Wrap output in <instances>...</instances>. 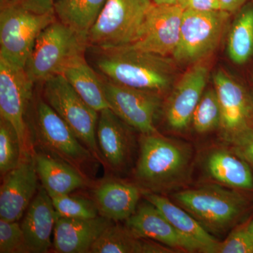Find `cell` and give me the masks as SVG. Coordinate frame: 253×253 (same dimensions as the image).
Listing matches in <instances>:
<instances>
[{"instance_id":"6da1fadb","label":"cell","mask_w":253,"mask_h":253,"mask_svg":"<svg viewBox=\"0 0 253 253\" xmlns=\"http://www.w3.org/2000/svg\"><path fill=\"white\" fill-rule=\"evenodd\" d=\"M94 69L103 77L122 85L163 92L172 83L174 65L168 56L133 49L88 47Z\"/></svg>"},{"instance_id":"7a4b0ae2","label":"cell","mask_w":253,"mask_h":253,"mask_svg":"<svg viewBox=\"0 0 253 253\" xmlns=\"http://www.w3.org/2000/svg\"><path fill=\"white\" fill-rule=\"evenodd\" d=\"M86 37L56 19L41 32L28 59L25 70L36 83L62 74L66 68L85 56Z\"/></svg>"},{"instance_id":"3957f363","label":"cell","mask_w":253,"mask_h":253,"mask_svg":"<svg viewBox=\"0 0 253 253\" xmlns=\"http://www.w3.org/2000/svg\"><path fill=\"white\" fill-rule=\"evenodd\" d=\"M32 109L31 120L27 124L33 147L60 158L81 170L96 160L43 98L35 100Z\"/></svg>"},{"instance_id":"277c9868","label":"cell","mask_w":253,"mask_h":253,"mask_svg":"<svg viewBox=\"0 0 253 253\" xmlns=\"http://www.w3.org/2000/svg\"><path fill=\"white\" fill-rule=\"evenodd\" d=\"M189 163V151L182 145L158 132L141 134L136 179L146 191H160L179 180Z\"/></svg>"},{"instance_id":"5b68a950","label":"cell","mask_w":253,"mask_h":253,"mask_svg":"<svg viewBox=\"0 0 253 253\" xmlns=\"http://www.w3.org/2000/svg\"><path fill=\"white\" fill-rule=\"evenodd\" d=\"M152 4L151 0H107L86 36L88 47L131 44Z\"/></svg>"},{"instance_id":"8992f818","label":"cell","mask_w":253,"mask_h":253,"mask_svg":"<svg viewBox=\"0 0 253 253\" xmlns=\"http://www.w3.org/2000/svg\"><path fill=\"white\" fill-rule=\"evenodd\" d=\"M42 84L43 99L90 151L96 161L102 163L96 139L99 112L86 104L62 74L48 78Z\"/></svg>"},{"instance_id":"52a82bcc","label":"cell","mask_w":253,"mask_h":253,"mask_svg":"<svg viewBox=\"0 0 253 253\" xmlns=\"http://www.w3.org/2000/svg\"><path fill=\"white\" fill-rule=\"evenodd\" d=\"M56 19L54 11L37 14L17 3L1 4L0 56L25 68L37 38Z\"/></svg>"},{"instance_id":"ba28073f","label":"cell","mask_w":253,"mask_h":253,"mask_svg":"<svg viewBox=\"0 0 253 253\" xmlns=\"http://www.w3.org/2000/svg\"><path fill=\"white\" fill-rule=\"evenodd\" d=\"M174 199L210 231H222L234 224L246 208L235 191L219 186H206L174 194Z\"/></svg>"},{"instance_id":"9c48e42d","label":"cell","mask_w":253,"mask_h":253,"mask_svg":"<svg viewBox=\"0 0 253 253\" xmlns=\"http://www.w3.org/2000/svg\"><path fill=\"white\" fill-rule=\"evenodd\" d=\"M230 13L184 10L179 43L172 56L177 62L197 63L217 48Z\"/></svg>"},{"instance_id":"30bf717a","label":"cell","mask_w":253,"mask_h":253,"mask_svg":"<svg viewBox=\"0 0 253 253\" xmlns=\"http://www.w3.org/2000/svg\"><path fill=\"white\" fill-rule=\"evenodd\" d=\"M34 84L25 68L0 56V117L14 126L19 138L22 154L33 149L26 115L33 99Z\"/></svg>"},{"instance_id":"8fae6325","label":"cell","mask_w":253,"mask_h":253,"mask_svg":"<svg viewBox=\"0 0 253 253\" xmlns=\"http://www.w3.org/2000/svg\"><path fill=\"white\" fill-rule=\"evenodd\" d=\"M102 78L109 108L118 117L141 134L158 132L154 121L161 104L159 94Z\"/></svg>"},{"instance_id":"7c38bea8","label":"cell","mask_w":253,"mask_h":253,"mask_svg":"<svg viewBox=\"0 0 253 253\" xmlns=\"http://www.w3.org/2000/svg\"><path fill=\"white\" fill-rule=\"evenodd\" d=\"M184 10L179 4H156L148 11L134 41L133 49L169 56L175 51Z\"/></svg>"},{"instance_id":"4fadbf2b","label":"cell","mask_w":253,"mask_h":253,"mask_svg":"<svg viewBox=\"0 0 253 253\" xmlns=\"http://www.w3.org/2000/svg\"><path fill=\"white\" fill-rule=\"evenodd\" d=\"M0 188V219L18 221L38 191L34 149L23 153L17 166L2 177Z\"/></svg>"},{"instance_id":"5bb4252c","label":"cell","mask_w":253,"mask_h":253,"mask_svg":"<svg viewBox=\"0 0 253 253\" xmlns=\"http://www.w3.org/2000/svg\"><path fill=\"white\" fill-rule=\"evenodd\" d=\"M221 109V124L231 140L250 127L253 104L244 86L224 70L213 76Z\"/></svg>"},{"instance_id":"9a60e30c","label":"cell","mask_w":253,"mask_h":253,"mask_svg":"<svg viewBox=\"0 0 253 253\" xmlns=\"http://www.w3.org/2000/svg\"><path fill=\"white\" fill-rule=\"evenodd\" d=\"M209 69L206 64L195 63L176 83L166 104V121L172 129L181 130L191 122L196 106L207 84Z\"/></svg>"},{"instance_id":"2e32d148","label":"cell","mask_w":253,"mask_h":253,"mask_svg":"<svg viewBox=\"0 0 253 253\" xmlns=\"http://www.w3.org/2000/svg\"><path fill=\"white\" fill-rule=\"evenodd\" d=\"M129 127L110 108L99 111L98 147L102 163L113 172L122 170L129 162L132 146Z\"/></svg>"},{"instance_id":"e0dca14e","label":"cell","mask_w":253,"mask_h":253,"mask_svg":"<svg viewBox=\"0 0 253 253\" xmlns=\"http://www.w3.org/2000/svg\"><path fill=\"white\" fill-rule=\"evenodd\" d=\"M126 222V226L139 237L157 241L173 249L187 252H200L199 246L181 235L151 203L139 206Z\"/></svg>"},{"instance_id":"ac0fdd59","label":"cell","mask_w":253,"mask_h":253,"mask_svg":"<svg viewBox=\"0 0 253 253\" xmlns=\"http://www.w3.org/2000/svg\"><path fill=\"white\" fill-rule=\"evenodd\" d=\"M113 221L99 215L90 219L58 216L54 230L53 247L59 253H90L91 247Z\"/></svg>"},{"instance_id":"d6986e66","label":"cell","mask_w":253,"mask_h":253,"mask_svg":"<svg viewBox=\"0 0 253 253\" xmlns=\"http://www.w3.org/2000/svg\"><path fill=\"white\" fill-rule=\"evenodd\" d=\"M23 216L21 226L31 253L49 252L58 214L44 188L38 190Z\"/></svg>"},{"instance_id":"ffe728a7","label":"cell","mask_w":253,"mask_h":253,"mask_svg":"<svg viewBox=\"0 0 253 253\" xmlns=\"http://www.w3.org/2000/svg\"><path fill=\"white\" fill-rule=\"evenodd\" d=\"M142 191L138 186L118 180L106 179L92 189L94 201L100 215L113 221L126 220L137 209Z\"/></svg>"},{"instance_id":"44dd1931","label":"cell","mask_w":253,"mask_h":253,"mask_svg":"<svg viewBox=\"0 0 253 253\" xmlns=\"http://www.w3.org/2000/svg\"><path fill=\"white\" fill-rule=\"evenodd\" d=\"M34 151L38 176L51 197L69 194L89 185L81 169L52 155Z\"/></svg>"},{"instance_id":"7402d4cb","label":"cell","mask_w":253,"mask_h":253,"mask_svg":"<svg viewBox=\"0 0 253 253\" xmlns=\"http://www.w3.org/2000/svg\"><path fill=\"white\" fill-rule=\"evenodd\" d=\"M148 202L151 203L162 212L179 233L200 248V252L214 253L219 241L208 232L207 229L182 207L173 204L167 198L151 191H142Z\"/></svg>"},{"instance_id":"603a6c76","label":"cell","mask_w":253,"mask_h":253,"mask_svg":"<svg viewBox=\"0 0 253 253\" xmlns=\"http://www.w3.org/2000/svg\"><path fill=\"white\" fill-rule=\"evenodd\" d=\"M62 75L83 100L99 112L109 108L103 84L102 76L87 63L85 56L76 59Z\"/></svg>"},{"instance_id":"cb8c5ba5","label":"cell","mask_w":253,"mask_h":253,"mask_svg":"<svg viewBox=\"0 0 253 253\" xmlns=\"http://www.w3.org/2000/svg\"><path fill=\"white\" fill-rule=\"evenodd\" d=\"M249 165L226 151H215L208 157L206 168L213 179L224 185L240 189L253 188V176Z\"/></svg>"},{"instance_id":"d4e9b609","label":"cell","mask_w":253,"mask_h":253,"mask_svg":"<svg viewBox=\"0 0 253 253\" xmlns=\"http://www.w3.org/2000/svg\"><path fill=\"white\" fill-rule=\"evenodd\" d=\"M162 247L151 240L136 236L127 226L112 224L91 247V253H161Z\"/></svg>"},{"instance_id":"484cf974","label":"cell","mask_w":253,"mask_h":253,"mask_svg":"<svg viewBox=\"0 0 253 253\" xmlns=\"http://www.w3.org/2000/svg\"><path fill=\"white\" fill-rule=\"evenodd\" d=\"M106 1L55 0L54 14L63 24L86 37Z\"/></svg>"},{"instance_id":"4316f807","label":"cell","mask_w":253,"mask_h":253,"mask_svg":"<svg viewBox=\"0 0 253 253\" xmlns=\"http://www.w3.org/2000/svg\"><path fill=\"white\" fill-rule=\"evenodd\" d=\"M238 12L229 33L227 49L231 61L242 65L253 55V2L249 1Z\"/></svg>"},{"instance_id":"83f0119b","label":"cell","mask_w":253,"mask_h":253,"mask_svg":"<svg viewBox=\"0 0 253 253\" xmlns=\"http://www.w3.org/2000/svg\"><path fill=\"white\" fill-rule=\"evenodd\" d=\"M191 122L199 133H206L221 124V109L215 89L205 91L195 109Z\"/></svg>"},{"instance_id":"f1b7e54d","label":"cell","mask_w":253,"mask_h":253,"mask_svg":"<svg viewBox=\"0 0 253 253\" xmlns=\"http://www.w3.org/2000/svg\"><path fill=\"white\" fill-rule=\"evenodd\" d=\"M22 150L17 132L11 123L0 117V173L3 177L18 166Z\"/></svg>"},{"instance_id":"f546056e","label":"cell","mask_w":253,"mask_h":253,"mask_svg":"<svg viewBox=\"0 0 253 253\" xmlns=\"http://www.w3.org/2000/svg\"><path fill=\"white\" fill-rule=\"evenodd\" d=\"M51 198L59 217L90 219L99 216L97 208L91 200L71 194Z\"/></svg>"},{"instance_id":"4dcf8cb0","label":"cell","mask_w":253,"mask_h":253,"mask_svg":"<svg viewBox=\"0 0 253 253\" xmlns=\"http://www.w3.org/2000/svg\"><path fill=\"white\" fill-rule=\"evenodd\" d=\"M0 253H31L22 228L18 221L0 219Z\"/></svg>"},{"instance_id":"1f68e13d","label":"cell","mask_w":253,"mask_h":253,"mask_svg":"<svg viewBox=\"0 0 253 253\" xmlns=\"http://www.w3.org/2000/svg\"><path fill=\"white\" fill-rule=\"evenodd\" d=\"M214 253H253V236L247 227L237 229L219 241Z\"/></svg>"},{"instance_id":"d6a6232c","label":"cell","mask_w":253,"mask_h":253,"mask_svg":"<svg viewBox=\"0 0 253 253\" xmlns=\"http://www.w3.org/2000/svg\"><path fill=\"white\" fill-rule=\"evenodd\" d=\"M240 157L253 168V129L249 128L232 139Z\"/></svg>"},{"instance_id":"836d02e7","label":"cell","mask_w":253,"mask_h":253,"mask_svg":"<svg viewBox=\"0 0 253 253\" xmlns=\"http://www.w3.org/2000/svg\"><path fill=\"white\" fill-rule=\"evenodd\" d=\"M177 4H179L184 10H194V11H199L221 10L219 0H179Z\"/></svg>"},{"instance_id":"e575fe53","label":"cell","mask_w":253,"mask_h":253,"mask_svg":"<svg viewBox=\"0 0 253 253\" xmlns=\"http://www.w3.org/2000/svg\"><path fill=\"white\" fill-rule=\"evenodd\" d=\"M54 1L55 0H18L16 3L37 14H46L54 11Z\"/></svg>"},{"instance_id":"d590c367","label":"cell","mask_w":253,"mask_h":253,"mask_svg":"<svg viewBox=\"0 0 253 253\" xmlns=\"http://www.w3.org/2000/svg\"><path fill=\"white\" fill-rule=\"evenodd\" d=\"M250 1L251 0H219V2L222 11L232 14L239 11Z\"/></svg>"},{"instance_id":"8d00e7d4","label":"cell","mask_w":253,"mask_h":253,"mask_svg":"<svg viewBox=\"0 0 253 253\" xmlns=\"http://www.w3.org/2000/svg\"><path fill=\"white\" fill-rule=\"evenodd\" d=\"M156 4H177L179 0H151Z\"/></svg>"},{"instance_id":"74e56055","label":"cell","mask_w":253,"mask_h":253,"mask_svg":"<svg viewBox=\"0 0 253 253\" xmlns=\"http://www.w3.org/2000/svg\"><path fill=\"white\" fill-rule=\"evenodd\" d=\"M247 229L249 231V232L251 233V234H252V236H253V219L252 221L250 223L249 225H248Z\"/></svg>"},{"instance_id":"f35d334b","label":"cell","mask_w":253,"mask_h":253,"mask_svg":"<svg viewBox=\"0 0 253 253\" xmlns=\"http://www.w3.org/2000/svg\"><path fill=\"white\" fill-rule=\"evenodd\" d=\"M17 1L18 0H1V4L6 2L16 3L17 2Z\"/></svg>"},{"instance_id":"ab89813d","label":"cell","mask_w":253,"mask_h":253,"mask_svg":"<svg viewBox=\"0 0 253 253\" xmlns=\"http://www.w3.org/2000/svg\"></svg>"}]
</instances>
